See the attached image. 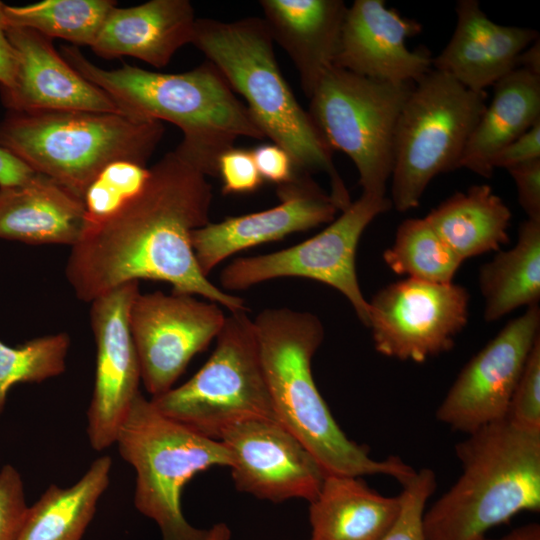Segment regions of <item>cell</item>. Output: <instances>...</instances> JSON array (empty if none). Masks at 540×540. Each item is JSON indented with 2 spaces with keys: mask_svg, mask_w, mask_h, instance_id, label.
I'll list each match as a JSON object with an SVG mask.
<instances>
[{
  "mask_svg": "<svg viewBox=\"0 0 540 540\" xmlns=\"http://www.w3.org/2000/svg\"><path fill=\"white\" fill-rule=\"evenodd\" d=\"M212 187L207 176L174 150L150 167L144 188L118 212L87 226L71 247L66 277L76 297L91 303L123 284L163 281L172 292L198 295L232 312L245 300L205 276L191 236L208 224Z\"/></svg>",
  "mask_w": 540,
  "mask_h": 540,
  "instance_id": "obj_1",
  "label": "cell"
},
{
  "mask_svg": "<svg viewBox=\"0 0 540 540\" xmlns=\"http://www.w3.org/2000/svg\"><path fill=\"white\" fill-rule=\"evenodd\" d=\"M60 54L124 113L176 125L183 138L174 151L206 176H217L219 157L239 137L266 138L247 106L209 61L170 74L126 63L104 69L72 45L62 46Z\"/></svg>",
  "mask_w": 540,
  "mask_h": 540,
  "instance_id": "obj_2",
  "label": "cell"
},
{
  "mask_svg": "<svg viewBox=\"0 0 540 540\" xmlns=\"http://www.w3.org/2000/svg\"><path fill=\"white\" fill-rule=\"evenodd\" d=\"M265 382L277 421L313 455L325 474L386 475L401 484L416 472L397 456L375 460L333 418L312 374L324 338L320 319L306 311L271 308L253 320Z\"/></svg>",
  "mask_w": 540,
  "mask_h": 540,
  "instance_id": "obj_3",
  "label": "cell"
},
{
  "mask_svg": "<svg viewBox=\"0 0 540 540\" xmlns=\"http://www.w3.org/2000/svg\"><path fill=\"white\" fill-rule=\"evenodd\" d=\"M226 79L259 128L291 157L297 173L324 172L341 210L352 201L332 159L333 151L283 77L263 18L231 22L196 19L192 42Z\"/></svg>",
  "mask_w": 540,
  "mask_h": 540,
  "instance_id": "obj_4",
  "label": "cell"
},
{
  "mask_svg": "<svg viewBox=\"0 0 540 540\" xmlns=\"http://www.w3.org/2000/svg\"><path fill=\"white\" fill-rule=\"evenodd\" d=\"M457 481L424 512L426 540H480L515 515L540 510V433L507 419L455 446Z\"/></svg>",
  "mask_w": 540,
  "mask_h": 540,
  "instance_id": "obj_5",
  "label": "cell"
},
{
  "mask_svg": "<svg viewBox=\"0 0 540 540\" xmlns=\"http://www.w3.org/2000/svg\"><path fill=\"white\" fill-rule=\"evenodd\" d=\"M164 131L160 121L127 113L7 111L0 121V146L82 199L109 163L146 165Z\"/></svg>",
  "mask_w": 540,
  "mask_h": 540,
  "instance_id": "obj_6",
  "label": "cell"
},
{
  "mask_svg": "<svg viewBox=\"0 0 540 540\" xmlns=\"http://www.w3.org/2000/svg\"><path fill=\"white\" fill-rule=\"evenodd\" d=\"M115 444L136 473L134 505L158 526L162 540H207L208 529L191 525L182 510L185 485L215 466L230 467L224 444L162 414L140 392Z\"/></svg>",
  "mask_w": 540,
  "mask_h": 540,
  "instance_id": "obj_7",
  "label": "cell"
},
{
  "mask_svg": "<svg viewBox=\"0 0 540 540\" xmlns=\"http://www.w3.org/2000/svg\"><path fill=\"white\" fill-rule=\"evenodd\" d=\"M486 99L485 91H472L433 68L415 83L395 131L392 207L399 212L417 207L433 178L459 168Z\"/></svg>",
  "mask_w": 540,
  "mask_h": 540,
  "instance_id": "obj_8",
  "label": "cell"
},
{
  "mask_svg": "<svg viewBox=\"0 0 540 540\" xmlns=\"http://www.w3.org/2000/svg\"><path fill=\"white\" fill-rule=\"evenodd\" d=\"M216 341L209 359L189 380L151 397L154 406L167 417L215 440L229 427L248 419L277 420L254 323L247 311L226 316Z\"/></svg>",
  "mask_w": 540,
  "mask_h": 540,
  "instance_id": "obj_9",
  "label": "cell"
},
{
  "mask_svg": "<svg viewBox=\"0 0 540 540\" xmlns=\"http://www.w3.org/2000/svg\"><path fill=\"white\" fill-rule=\"evenodd\" d=\"M414 85L371 79L333 66L309 98L313 123L332 151L352 160L362 193L386 196L397 122Z\"/></svg>",
  "mask_w": 540,
  "mask_h": 540,
  "instance_id": "obj_10",
  "label": "cell"
},
{
  "mask_svg": "<svg viewBox=\"0 0 540 540\" xmlns=\"http://www.w3.org/2000/svg\"><path fill=\"white\" fill-rule=\"evenodd\" d=\"M392 207L386 196L362 193L315 236L292 247L259 256L241 257L220 274L227 290H243L261 282L301 277L329 285L343 294L359 320L369 326V303L356 274L355 256L363 231Z\"/></svg>",
  "mask_w": 540,
  "mask_h": 540,
  "instance_id": "obj_11",
  "label": "cell"
},
{
  "mask_svg": "<svg viewBox=\"0 0 540 540\" xmlns=\"http://www.w3.org/2000/svg\"><path fill=\"white\" fill-rule=\"evenodd\" d=\"M368 303L375 350L402 361L423 363L451 350L468 321V291L453 282L406 278Z\"/></svg>",
  "mask_w": 540,
  "mask_h": 540,
  "instance_id": "obj_12",
  "label": "cell"
},
{
  "mask_svg": "<svg viewBox=\"0 0 540 540\" xmlns=\"http://www.w3.org/2000/svg\"><path fill=\"white\" fill-rule=\"evenodd\" d=\"M220 306L193 295L138 293L129 311L141 382L152 397L171 388L192 358L219 334Z\"/></svg>",
  "mask_w": 540,
  "mask_h": 540,
  "instance_id": "obj_13",
  "label": "cell"
},
{
  "mask_svg": "<svg viewBox=\"0 0 540 540\" xmlns=\"http://www.w3.org/2000/svg\"><path fill=\"white\" fill-rule=\"evenodd\" d=\"M539 328L538 305L510 320L460 371L436 410L437 420L468 435L505 419Z\"/></svg>",
  "mask_w": 540,
  "mask_h": 540,
  "instance_id": "obj_14",
  "label": "cell"
},
{
  "mask_svg": "<svg viewBox=\"0 0 540 540\" xmlns=\"http://www.w3.org/2000/svg\"><path fill=\"white\" fill-rule=\"evenodd\" d=\"M139 292V282L133 281L91 302L96 368L87 411V434L96 451L115 444L118 431L140 393L141 371L129 324L130 307Z\"/></svg>",
  "mask_w": 540,
  "mask_h": 540,
  "instance_id": "obj_15",
  "label": "cell"
},
{
  "mask_svg": "<svg viewBox=\"0 0 540 540\" xmlns=\"http://www.w3.org/2000/svg\"><path fill=\"white\" fill-rule=\"evenodd\" d=\"M231 458L236 489L261 500L311 502L325 472L306 447L277 420L253 418L239 422L221 435Z\"/></svg>",
  "mask_w": 540,
  "mask_h": 540,
  "instance_id": "obj_16",
  "label": "cell"
},
{
  "mask_svg": "<svg viewBox=\"0 0 540 540\" xmlns=\"http://www.w3.org/2000/svg\"><path fill=\"white\" fill-rule=\"evenodd\" d=\"M277 195L280 202L272 208L209 222L193 231V251L205 276L239 251L329 224L341 212L332 196L309 174L296 173L277 187Z\"/></svg>",
  "mask_w": 540,
  "mask_h": 540,
  "instance_id": "obj_17",
  "label": "cell"
},
{
  "mask_svg": "<svg viewBox=\"0 0 540 540\" xmlns=\"http://www.w3.org/2000/svg\"><path fill=\"white\" fill-rule=\"evenodd\" d=\"M16 66L13 82L0 87L7 111H90L124 113L115 101L77 72L35 30L7 26Z\"/></svg>",
  "mask_w": 540,
  "mask_h": 540,
  "instance_id": "obj_18",
  "label": "cell"
},
{
  "mask_svg": "<svg viewBox=\"0 0 540 540\" xmlns=\"http://www.w3.org/2000/svg\"><path fill=\"white\" fill-rule=\"evenodd\" d=\"M421 30L383 0H355L343 21L334 66L380 81L416 83L432 69L426 48L406 46Z\"/></svg>",
  "mask_w": 540,
  "mask_h": 540,
  "instance_id": "obj_19",
  "label": "cell"
},
{
  "mask_svg": "<svg viewBox=\"0 0 540 540\" xmlns=\"http://www.w3.org/2000/svg\"><path fill=\"white\" fill-rule=\"evenodd\" d=\"M455 10L454 32L432 68L472 91H485L514 70L521 52L539 39L535 29L493 22L476 0H460Z\"/></svg>",
  "mask_w": 540,
  "mask_h": 540,
  "instance_id": "obj_20",
  "label": "cell"
},
{
  "mask_svg": "<svg viewBox=\"0 0 540 540\" xmlns=\"http://www.w3.org/2000/svg\"><path fill=\"white\" fill-rule=\"evenodd\" d=\"M196 23L188 0H150L128 7H114L106 17L93 45L105 59L130 56L161 68L174 54L191 43Z\"/></svg>",
  "mask_w": 540,
  "mask_h": 540,
  "instance_id": "obj_21",
  "label": "cell"
},
{
  "mask_svg": "<svg viewBox=\"0 0 540 540\" xmlns=\"http://www.w3.org/2000/svg\"><path fill=\"white\" fill-rule=\"evenodd\" d=\"M273 42L289 55L310 98L334 66L348 7L342 0H261Z\"/></svg>",
  "mask_w": 540,
  "mask_h": 540,
  "instance_id": "obj_22",
  "label": "cell"
},
{
  "mask_svg": "<svg viewBox=\"0 0 540 540\" xmlns=\"http://www.w3.org/2000/svg\"><path fill=\"white\" fill-rule=\"evenodd\" d=\"M85 227L82 199L45 175L0 187V239L72 247Z\"/></svg>",
  "mask_w": 540,
  "mask_h": 540,
  "instance_id": "obj_23",
  "label": "cell"
},
{
  "mask_svg": "<svg viewBox=\"0 0 540 540\" xmlns=\"http://www.w3.org/2000/svg\"><path fill=\"white\" fill-rule=\"evenodd\" d=\"M400 497L384 496L361 477L326 474L309 502V540H379L400 511Z\"/></svg>",
  "mask_w": 540,
  "mask_h": 540,
  "instance_id": "obj_24",
  "label": "cell"
},
{
  "mask_svg": "<svg viewBox=\"0 0 540 540\" xmlns=\"http://www.w3.org/2000/svg\"><path fill=\"white\" fill-rule=\"evenodd\" d=\"M493 86L459 162V168L486 178L494 171L493 157L540 120V76L515 68Z\"/></svg>",
  "mask_w": 540,
  "mask_h": 540,
  "instance_id": "obj_25",
  "label": "cell"
},
{
  "mask_svg": "<svg viewBox=\"0 0 540 540\" xmlns=\"http://www.w3.org/2000/svg\"><path fill=\"white\" fill-rule=\"evenodd\" d=\"M425 219L463 261L498 251L509 241L511 212L487 184L453 194Z\"/></svg>",
  "mask_w": 540,
  "mask_h": 540,
  "instance_id": "obj_26",
  "label": "cell"
},
{
  "mask_svg": "<svg viewBox=\"0 0 540 540\" xmlns=\"http://www.w3.org/2000/svg\"><path fill=\"white\" fill-rule=\"evenodd\" d=\"M112 459L101 456L70 487L50 485L28 506L16 540H81L108 488Z\"/></svg>",
  "mask_w": 540,
  "mask_h": 540,
  "instance_id": "obj_27",
  "label": "cell"
},
{
  "mask_svg": "<svg viewBox=\"0 0 540 540\" xmlns=\"http://www.w3.org/2000/svg\"><path fill=\"white\" fill-rule=\"evenodd\" d=\"M485 301L484 319L499 320L521 306L540 299V220L526 219L513 248L499 252L479 271Z\"/></svg>",
  "mask_w": 540,
  "mask_h": 540,
  "instance_id": "obj_28",
  "label": "cell"
},
{
  "mask_svg": "<svg viewBox=\"0 0 540 540\" xmlns=\"http://www.w3.org/2000/svg\"><path fill=\"white\" fill-rule=\"evenodd\" d=\"M116 6L114 0H43L22 6L5 4L4 15L7 26L32 29L76 47H91Z\"/></svg>",
  "mask_w": 540,
  "mask_h": 540,
  "instance_id": "obj_29",
  "label": "cell"
},
{
  "mask_svg": "<svg viewBox=\"0 0 540 540\" xmlns=\"http://www.w3.org/2000/svg\"><path fill=\"white\" fill-rule=\"evenodd\" d=\"M383 259L396 274L433 283L452 282L463 262L425 218L404 220Z\"/></svg>",
  "mask_w": 540,
  "mask_h": 540,
  "instance_id": "obj_30",
  "label": "cell"
},
{
  "mask_svg": "<svg viewBox=\"0 0 540 540\" xmlns=\"http://www.w3.org/2000/svg\"><path fill=\"white\" fill-rule=\"evenodd\" d=\"M70 337L65 332L34 338L17 346L0 341V415L9 390L20 383H40L66 369Z\"/></svg>",
  "mask_w": 540,
  "mask_h": 540,
  "instance_id": "obj_31",
  "label": "cell"
},
{
  "mask_svg": "<svg viewBox=\"0 0 540 540\" xmlns=\"http://www.w3.org/2000/svg\"><path fill=\"white\" fill-rule=\"evenodd\" d=\"M150 176L147 165L132 160H116L106 165L89 183L82 201L86 227L100 224L135 197Z\"/></svg>",
  "mask_w": 540,
  "mask_h": 540,
  "instance_id": "obj_32",
  "label": "cell"
},
{
  "mask_svg": "<svg viewBox=\"0 0 540 540\" xmlns=\"http://www.w3.org/2000/svg\"><path fill=\"white\" fill-rule=\"evenodd\" d=\"M399 514L379 540H426L423 517L426 503L436 489L433 470L422 468L402 484Z\"/></svg>",
  "mask_w": 540,
  "mask_h": 540,
  "instance_id": "obj_33",
  "label": "cell"
},
{
  "mask_svg": "<svg viewBox=\"0 0 540 540\" xmlns=\"http://www.w3.org/2000/svg\"><path fill=\"white\" fill-rule=\"evenodd\" d=\"M505 419L521 430L540 433V337L527 358Z\"/></svg>",
  "mask_w": 540,
  "mask_h": 540,
  "instance_id": "obj_34",
  "label": "cell"
},
{
  "mask_svg": "<svg viewBox=\"0 0 540 540\" xmlns=\"http://www.w3.org/2000/svg\"><path fill=\"white\" fill-rule=\"evenodd\" d=\"M27 509L22 477L6 464L0 469V540H16Z\"/></svg>",
  "mask_w": 540,
  "mask_h": 540,
  "instance_id": "obj_35",
  "label": "cell"
},
{
  "mask_svg": "<svg viewBox=\"0 0 540 540\" xmlns=\"http://www.w3.org/2000/svg\"><path fill=\"white\" fill-rule=\"evenodd\" d=\"M217 176L224 194L250 193L263 183L251 150L243 148L233 147L219 157Z\"/></svg>",
  "mask_w": 540,
  "mask_h": 540,
  "instance_id": "obj_36",
  "label": "cell"
},
{
  "mask_svg": "<svg viewBox=\"0 0 540 540\" xmlns=\"http://www.w3.org/2000/svg\"><path fill=\"white\" fill-rule=\"evenodd\" d=\"M506 170L516 184L519 204L528 219L540 220V159Z\"/></svg>",
  "mask_w": 540,
  "mask_h": 540,
  "instance_id": "obj_37",
  "label": "cell"
},
{
  "mask_svg": "<svg viewBox=\"0 0 540 540\" xmlns=\"http://www.w3.org/2000/svg\"><path fill=\"white\" fill-rule=\"evenodd\" d=\"M251 152L263 181L279 186L292 180L297 173L290 155L274 143L258 145Z\"/></svg>",
  "mask_w": 540,
  "mask_h": 540,
  "instance_id": "obj_38",
  "label": "cell"
},
{
  "mask_svg": "<svg viewBox=\"0 0 540 540\" xmlns=\"http://www.w3.org/2000/svg\"><path fill=\"white\" fill-rule=\"evenodd\" d=\"M540 159V120L502 148L492 159L491 167L505 168Z\"/></svg>",
  "mask_w": 540,
  "mask_h": 540,
  "instance_id": "obj_39",
  "label": "cell"
},
{
  "mask_svg": "<svg viewBox=\"0 0 540 540\" xmlns=\"http://www.w3.org/2000/svg\"><path fill=\"white\" fill-rule=\"evenodd\" d=\"M34 174L24 162L0 146V187L21 184Z\"/></svg>",
  "mask_w": 540,
  "mask_h": 540,
  "instance_id": "obj_40",
  "label": "cell"
},
{
  "mask_svg": "<svg viewBox=\"0 0 540 540\" xmlns=\"http://www.w3.org/2000/svg\"><path fill=\"white\" fill-rule=\"evenodd\" d=\"M5 4L0 1V87H9L14 78L16 58L7 36Z\"/></svg>",
  "mask_w": 540,
  "mask_h": 540,
  "instance_id": "obj_41",
  "label": "cell"
},
{
  "mask_svg": "<svg viewBox=\"0 0 540 540\" xmlns=\"http://www.w3.org/2000/svg\"><path fill=\"white\" fill-rule=\"evenodd\" d=\"M540 76V41L537 39L529 45L517 59V67Z\"/></svg>",
  "mask_w": 540,
  "mask_h": 540,
  "instance_id": "obj_42",
  "label": "cell"
},
{
  "mask_svg": "<svg viewBox=\"0 0 540 540\" xmlns=\"http://www.w3.org/2000/svg\"><path fill=\"white\" fill-rule=\"evenodd\" d=\"M480 540H540V525L529 523L513 529L502 537L488 538L486 536Z\"/></svg>",
  "mask_w": 540,
  "mask_h": 540,
  "instance_id": "obj_43",
  "label": "cell"
},
{
  "mask_svg": "<svg viewBox=\"0 0 540 540\" xmlns=\"http://www.w3.org/2000/svg\"><path fill=\"white\" fill-rule=\"evenodd\" d=\"M208 531L207 540H231L232 537L229 526L224 522L214 524Z\"/></svg>",
  "mask_w": 540,
  "mask_h": 540,
  "instance_id": "obj_44",
  "label": "cell"
}]
</instances>
